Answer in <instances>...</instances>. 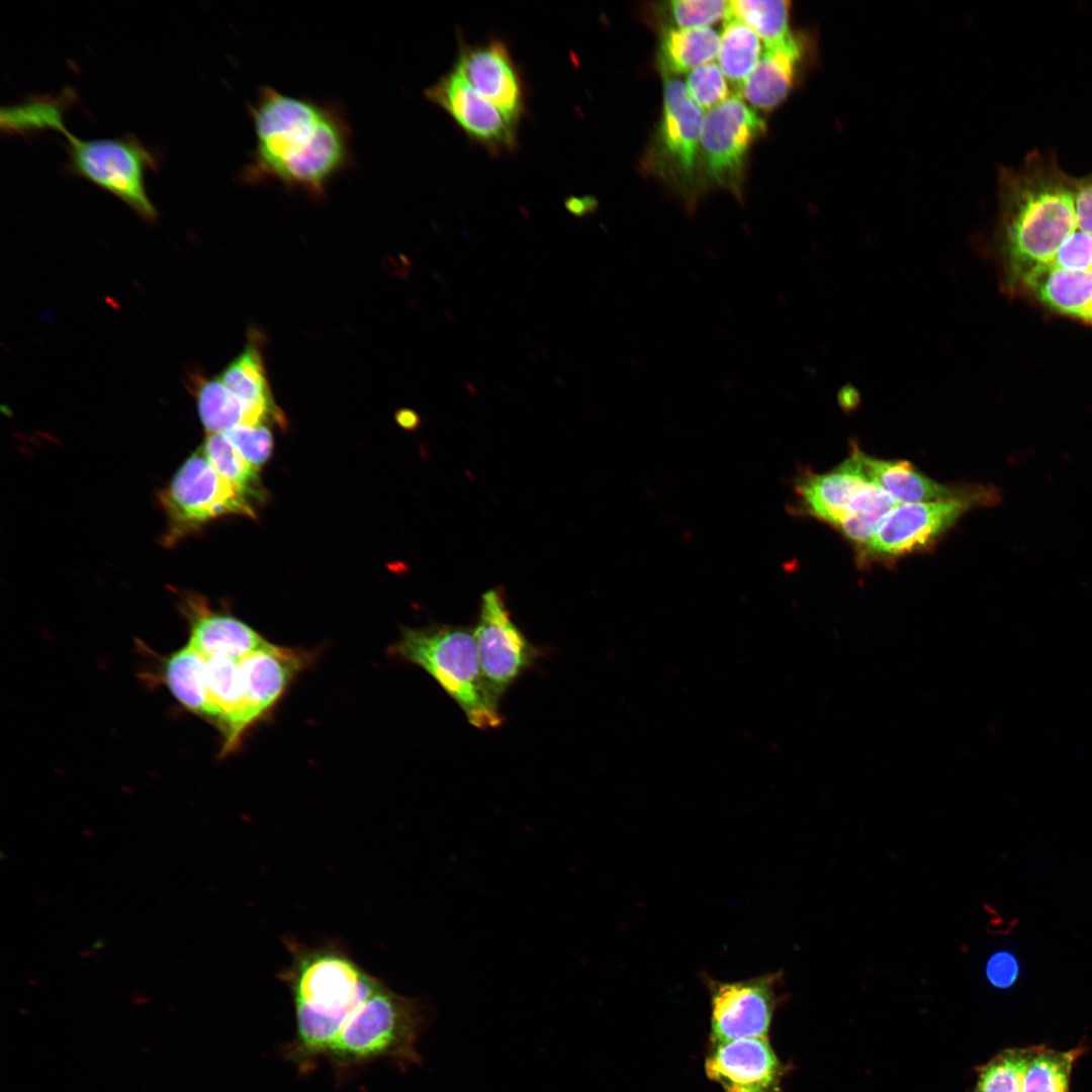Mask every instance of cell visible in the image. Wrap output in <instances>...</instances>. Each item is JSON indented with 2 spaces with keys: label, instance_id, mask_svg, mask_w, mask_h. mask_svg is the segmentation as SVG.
I'll list each match as a JSON object with an SVG mask.
<instances>
[{
  "label": "cell",
  "instance_id": "cell-43",
  "mask_svg": "<svg viewBox=\"0 0 1092 1092\" xmlns=\"http://www.w3.org/2000/svg\"><path fill=\"white\" fill-rule=\"evenodd\" d=\"M83 835H85L87 837H95L96 836V834L91 830H83Z\"/></svg>",
  "mask_w": 1092,
  "mask_h": 1092
},
{
  "label": "cell",
  "instance_id": "cell-33",
  "mask_svg": "<svg viewBox=\"0 0 1092 1092\" xmlns=\"http://www.w3.org/2000/svg\"><path fill=\"white\" fill-rule=\"evenodd\" d=\"M728 4L723 0H675L660 3L656 10L669 23L667 29L708 27L726 17Z\"/></svg>",
  "mask_w": 1092,
  "mask_h": 1092
},
{
  "label": "cell",
  "instance_id": "cell-35",
  "mask_svg": "<svg viewBox=\"0 0 1092 1092\" xmlns=\"http://www.w3.org/2000/svg\"><path fill=\"white\" fill-rule=\"evenodd\" d=\"M243 457L259 469L269 458L273 437L269 429L259 426H236L222 433Z\"/></svg>",
  "mask_w": 1092,
  "mask_h": 1092
},
{
  "label": "cell",
  "instance_id": "cell-37",
  "mask_svg": "<svg viewBox=\"0 0 1092 1092\" xmlns=\"http://www.w3.org/2000/svg\"><path fill=\"white\" fill-rule=\"evenodd\" d=\"M1077 229L1092 235V175L1072 179Z\"/></svg>",
  "mask_w": 1092,
  "mask_h": 1092
},
{
  "label": "cell",
  "instance_id": "cell-4",
  "mask_svg": "<svg viewBox=\"0 0 1092 1092\" xmlns=\"http://www.w3.org/2000/svg\"><path fill=\"white\" fill-rule=\"evenodd\" d=\"M391 649L427 671L471 725L479 729L502 725L499 703L481 673L473 629L445 624L406 628Z\"/></svg>",
  "mask_w": 1092,
  "mask_h": 1092
},
{
  "label": "cell",
  "instance_id": "cell-1",
  "mask_svg": "<svg viewBox=\"0 0 1092 1092\" xmlns=\"http://www.w3.org/2000/svg\"><path fill=\"white\" fill-rule=\"evenodd\" d=\"M248 108L255 147L241 171L244 183L276 182L321 201L354 163L352 128L340 104L265 85Z\"/></svg>",
  "mask_w": 1092,
  "mask_h": 1092
},
{
  "label": "cell",
  "instance_id": "cell-11",
  "mask_svg": "<svg viewBox=\"0 0 1092 1092\" xmlns=\"http://www.w3.org/2000/svg\"><path fill=\"white\" fill-rule=\"evenodd\" d=\"M765 128L764 120L740 95L710 109L701 131V178L740 198L746 158Z\"/></svg>",
  "mask_w": 1092,
  "mask_h": 1092
},
{
  "label": "cell",
  "instance_id": "cell-13",
  "mask_svg": "<svg viewBox=\"0 0 1092 1092\" xmlns=\"http://www.w3.org/2000/svg\"><path fill=\"white\" fill-rule=\"evenodd\" d=\"M782 972L719 982L706 979L711 998V1041L767 1037L780 1002Z\"/></svg>",
  "mask_w": 1092,
  "mask_h": 1092
},
{
  "label": "cell",
  "instance_id": "cell-30",
  "mask_svg": "<svg viewBox=\"0 0 1092 1092\" xmlns=\"http://www.w3.org/2000/svg\"><path fill=\"white\" fill-rule=\"evenodd\" d=\"M67 94L61 97H33L26 101L4 107L1 111L2 129L8 133H31L65 126L63 115Z\"/></svg>",
  "mask_w": 1092,
  "mask_h": 1092
},
{
  "label": "cell",
  "instance_id": "cell-12",
  "mask_svg": "<svg viewBox=\"0 0 1092 1092\" xmlns=\"http://www.w3.org/2000/svg\"><path fill=\"white\" fill-rule=\"evenodd\" d=\"M473 632L481 673L489 693L499 703L510 686L533 665L539 651L512 621L495 589L482 595Z\"/></svg>",
  "mask_w": 1092,
  "mask_h": 1092
},
{
  "label": "cell",
  "instance_id": "cell-36",
  "mask_svg": "<svg viewBox=\"0 0 1092 1092\" xmlns=\"http://www.w3.org/2000/svg\"><path fill=\"white\" fill-rule=\"evenodd\" d=\"M1052 264L1069 271L1092 272V235L1076 229L1060 246Z\"/></svg>",
  "mask_w": 1092,
  "mask_h": 1092
},
{
  "label": "cell",
  "instance_id": "cell-34",
  "mask_svg": "<svg viewBox=\"0 0 1092 1092\" xmlns=\"http://www.w3.org/2000/svg\"><path fill=\"white\" fill-rule=\"evenodd\" d=\"M686 87L702 110L709 111L729 98L726 78L715 63H708L690 72Z\"/></svg>",
  "mask_w": 1092,
  "mask_h": 1092
},
{
  "label": "cell",
  "instance_id": "cell-16",
  "mask_svg": "<svg viewBox=\"0 0 1092 1092\" xmlns=\"http://www.w3.org/2000/svg\"><path fill=\"white\" fill-rule=\"evenodd\" d=\"M453 71L519 123L525 113V89L518 67L503 41L462 43Z\"/></svg>",
  "mask_w": 1092,
  "mask_h": 1092
},
{
  "label": "cell",
  "instance_id": "cell-9",
  "mask_svg": "<svg viewBox=\"0 0 1092 1092\" xmlns=\"http://www.w3.org/2000/svg\"><path fill=\"white\" fill-rule=\"evenodd\" d=\"M1001 500L992 485H968L946 497L897 505L862 548L864 554L895 558L921 550L973 509L992 507Z\"/></svg>",
  "mask_w": 1092,
  "mask_h": 1092
},
{
  "label": "cell",
  "instance_id": "cell-10",
  "mask_svg": "<svg viewBox=\"0 0 1092 1092\" xmlns=\"http://www.w3.org/2000/svg\"><path fill=\"white\" fill-rule=\"evenodd\" d=\"M171 545L202 524L225 515L253 516L247 495L222 478L203 453L191 455L161 495Z\"/></svg>",
  "mask_w": 1092,
  "mask_h": 1092
},
{
  "label": "cell",
  "instance_id": "cell-2",
  "mask_svg": "<svg viewBox=\"0 0 1092 1092\" xmlns=\"http://www.w3.org/2000/svg\"><path fill=\"white\" fill-rule=\"evenodd\" d=\"M1072 179L1039 154L1001 172L1002 251L1013 277L1051 264L1077 229Z\"/></svg>",
  "mask_w": 1092,
  "mask_h": 1092
},
{
  "label": "cell",
  "instance_id": "cell-32",
  "mask_svg": "<svg viewBox=\"0 0 1092 1092\" xmlns=\"http://www.w3.org/2000/svg\"><path fill=\"white\" fill-rule=\"evenodd\" d=\"M202 453L222 478L244 494H254L258 469L243 457L222 433L208 434Z\"/></svg>",
  "mask_w": 1092,
  "mask_h": 1092
},
{
  "label": "cell",
  "instance_id": "cell-8",
  "mask_svg": "<svg viewBox=\"0 0 1092 1092\" xmlns=\"http://www.w3.org/2000/svg\"><path fill=\"white\" fill-rule=\"evenodd\" d=\"M67 169L116 196L142 217L153 220L156 210L146 189V173L156 169V155L136 138L81 140L65 126Z\"/></svg>",
  "mask_w": 1092,
  "mask_h": 1092
},
{
  "label": "cell",
  "instance_id": "cell-22",
  "mask_svg": "<svg viewBox=\"0 0 1092 1092\" xmlns=\"http://www.w3.org/2000/svg\"><path fill=\"white\" fill-rule=\"evenodd\" d=\"M1045 304L1092 323V272L1069 271L1045 264L1020 277Z\"/></svg>",
  "mask_w": 1092,
  "mask_h": 1092
},
{
  "label": "cell",
  "instance_id": "cell-24",
  "mask_svg": "<svg viewBox=\"0 0 1092 1092\" xmlns=\"http://www.w3.org/2000/svg\"><path fill=\"white\" fill-rule=\"evenodd\" d=\"M720 36L711 27L662 30L657 65L664 77L692 72L710 63L718 54Z\"/></svg>",
  "mask_w": 1092,
  "mask_h": 1092
},
{
  "label": "cell",
  "instance_id": "cell-39",
  "mask_svg": "<svg viewBox=\"0 0 1092 1092\" xmlns=\"http://www.w3.org/2000/svg\"><path fill=\"white\" fill-rule=\"evenodd\" d=\"M565 207L574 216L583 217L585 214L590 213L597 209L598 201L592 196H571L565 201Z\"/></svg>",
  "mask_w": 1092,
  "mask_h": 1092
},
{
  "label": "cell",
  "instance_id": "cell-15",
  "mask_svg": "<svg viewBox=\"0 0 1092 1092\" xmlns=\"http://www.w3.org/2000/svg\"><path fill=\"white\" fill-rule=\"evenodd\" d=\"M705 1071L724 1092H780L785 1067L768 1037H745L712 1041Z\"/></svg>",
  "mask_w": 1092,
  "mask_h": 1092
},
{
  "label": "cell",
  "instance_id": "cell-31",
  "mask_svg": "<svg viewBox=\"0 0 1092 1092\" xmlns=\"http://www.w3.org/2000/svg\"><path fill=\"white\" fill-rule=\"evenodd\" d=\"M1038 1045L1005 1050L980 1067L972 1092H1022L1025 1069Z\"/></svg>",
  "mask_w": 1092,
  "mask_h": 1092
},
{
  "label": "cell",
  "instance_id": "cell-3",
  "mask_svg": "<svg viewBox=\"0 0 1092 1092\" xmlns=\"http://www.w3.org/2000/svg\"><path fill=\"white\" fill-rule=\"evenodd\" d=\"M291 961L282 979L293 998L296 1021L338 1036L361 1002L379 985L338 943L285 941Z\"/></svg>",
  "mask_w": 1092,
  "mask_h": 1092
},
{
  "label": "cell",
  "instance_id": "cell-25",
  "mask_svg": "<svg viewBox=\"0 0 1092 1092\" xmlns=\"http://www.w3.org/2000/svg\"><path fill=\"white\" fill-rule=\"evenodd\" d=\"M165 678L173 696L187 710L212 717L206 687V657L194 647L187 644L168 658Z\"/></svg>",
  "mask_w": 1092,
  "mask_h": 1092
},
{
  "label": "cell",
  "instance_id": "cell-23",
  "mask_svg": "<svg viewBox=\"0 0 1092 1092\" xmlns=\"http://www.w3.org/2000/svg\"><path fill=\"white\" fill-rule=\"evenodd\" d=\"M219 380L264 422L284 424L271 394L261 351L254 341L222 371Z\"/></svg>",
  "mask_w": 1092,
  "mask_h": 1092
},
{
  "label": "cell",
  "instance_id": "cell-42",
  "mask_svg": "<svg viewBox=\"0 0 1092 1092\" xmlns=\"http://www.w3.org/2000/svg\"><path fill=\"white\" fill-rule=\"evenodd\" d=\"M103 946H104V942H103V939H98V940H97V941H96V942L94 943V945H93V947H94V948H97V949H100V948H102Z\"/></svg>",
  "mask_w": 1092,
  "mask_h": 1092
},
{
  "label": "cell",
  "instance_id": "cell-38",
  "mask_svg": "<svg viewBox=\"0 0 1092 1092\" xmlns=\"http://www.w3.org/2000/svg\"><path fill=\"white\" fill-rule=\"evenodd\" d=\"M1017 975V964L1009 953H996L988 963L987 977L995 987L1006 988L1011 986Z\"/></svg>",
  "mask_w": 1092,
  "mask_h": 1092
},
{
  "label": "cell",
  "instance_id": "cell-5",
  "mask_svg": "<svg viewBox=\"0 0 1092 1092\" xmlns=\"http://www.w3.org/2000/svg\"><path fill=\"white\" fill-rule=\"evenodd\" d=\"M793 490L796 496L792 507L794 514L827 523L862 548L899 505L866 477L851 453L828 472L801 470L793 479Z\"/></svg>",
  "mask_w": 1092,
  "mask_h": 1092
},
{
  "label": "cell",
  "instance_id": "cell-7",
  "mask_svg": "<svg viewBox=\"0 0 1092 1092\" xmlns=\"http://www.w3.org/2000/svg\"><path fill=\"white\" fill-rule=\"evenodd\" d=\"M664 78L662 114L644 164L678 193L691 211L700 193L699 155L704 114L686 84L673 77Z\"/></svg>",
  "mask_w": 1092,
  "mask_h": 1092
},
{
  "label": "cell",
  "instance_id": "cell-41",
  "mask_svg": "<svg viewBox=\"0 0 1092 1092\" xmlns=\"http://www.w3.org/2000/svg\"><path fill=\"white\" fill-rule=\"evenodd\" d=\"M93 953L94 952L92 951V949L88 948L86 950H83V951L79 952V956H81L82 958H91L93 956Z\"/></svg>",
  "mask_w": 1092,
  "mask_h": 1092
},
{
  "label": "cell",
  "instance_id": "cell-20",
  "mask_svg": "<svg viewBox=\"0 0 1092 1092\" xmlns=\"http://www.w3.org/2000/svg\"><path fill=\"white\" fill-rule=\"evenodd\" d=\"M190 607L188 644L206 658L226 656L240 660L266 642L253 628L231 615L209 611L200 602Z\"/></svg>",
  "mask_w": 1092,
  "mask_h": 1092
},
{
  "label": "cell",
  "instance_id": "cell-6",
  "mask_svg": "<svg viewBox=\"0 0 1092 1092\" xmlns=\"http://www.w3.org/2000/svg\"><path fill=\"white\" fill-rule=\"evenodd\" d=\"M425 1020L420 1000L380 982L350 1015L327 1055L342 1067L377 1058L394 1060L400 1068L420 1065L416 1044Z\"/></svg>",
  "mask_w": 1092,
  "mask_h": 1092
},
{
  "label": "cell",
  "instance_id": "cell-14",
  "mask_svg": "<svg viewBox=\"0 0 1092 1092\" xmlns=\"http://www.w3.org/2000/svg\"><path fill=\"white\" fill-rule=\"evenodd\" d=\"M426 98L443 109L472 141L492 155L517 147L518 122L473 89L453 70L425 90Z\"/></svg>",
  "mask_w": 1092,
  "mask_h": 1092
},
{
  "label": "cell",
  "instance_id": "cell-28",
  "mask_svg": "<svg viewBox=\"0 0 1092 1092\" xmlns=\"http://www.w3.org/2000/svg\"><path fill=\"white\" fill-rule=\"evenodd\" d=\"M1084 1052L1082 1045L1067 1051L1038 1045L1025 1069L1022 1092H1070L1073 1067Z\"/></svg>",
  "mask_w": 1092,
  "mask_h": 1092
},
{
  "label": "cell",
  "instance_id": "cell-19",
  "mask_svg": "<svg viewBox=\"0 0 1092 1092\" xmlns=\"http://www.w3.org/2000/svg\"><path fill=\"white\" fill-rule=\"evenodd\" d=\"M206 687L212 717L223 732L221 753L233 751L247 730L245 697L239 660L226 656L206 658Z\"/></svg>",
  "mask_w": 1092,
  "mask_h": 1092
},
{
  "label": "cell",
  "instance_id": "cell-21",
  "mask_svg": "<svg viewBox=\"0 0 1092 1092\" xmlns=\"http://www.w3.org/2000/svg\"><path fill=\"white\" fill-rule=\"evenodd\" d=\"M866 477L887 491L898 504L920 503L949 496L962 487L940 484L922 474L911 463L883 460L867 455L853 446L850 452Z\"/></svg>",
  "mask_w": 1092,
  "mask_h": 1092
},
{
  "label": "cell",
  "instance_id": "cell-27",
  "mask_svg": "<svg viewBox=\"0 0 1092 1092\" xmlns=\"http://www.w3.org/2000/svg\"><path fill=\"white\" fill-rule=\"evenodd\" d=\"M758 35L744 22L726 16L720 35L718 63L730 83L740 88L760 59Z\"/></svg>",
  "mask_w": 1092,
  "mask_h": 1092
},
{
  "label": "cell",
  "instance_id": "cell-29",
  "mask_svg": "<svg viewBox=\"0 0 1092 1092\" xmlns=\"http://www.w3.org/2000/svg\"><path fill=\"white\" fill-rule=\"evenodd\" d=\"M790 1L733 0L729 1L726 16L744 22L764 41L765 47H769L794 34L790 29Z\"/></svg>",
  "mask_w": 1092,
  "mask_h": 1092
},
{
  "label": "cell",
  "instance_id": "cell-17",
  "mask_svg": "<svg viewBox=\"0 0 1092 1092\" xmlns=\"http://www.w3.org/2000/svg\"><path fill=\"white\" fill-rule=\"evenodd\" d=\"M308 661L307 653L268 641L239 660L247 729L277 703Z\"/></svg>",
  "mask_w": 1092,
  "mask_h": 1092
},
{
  "label": "cell",
  "instance_id": "cell-26",
  "mask_svg": "<svg viewBox=\"0 0 1092 1092\" xmlns=\"http://www.w3.org/2000/svg\"><path fill=\"white\" fill-rule=\"evenodd\" d=\"M197 407L208 434L223 433L240 425L264 424L219 378L201 382L197 391Z\"/></svg>",
  "mask_w": 1092,
  "mask_h": 1092
},
{
  "label": "cell",
  "instance_id": "cell-40",
  "mask_svg": "<svg viewBox=\"0 0 1092 1092\" xmlns=\"http://www.w3.org/2000/svg\"><path fill=\"white\" fill-rule=\"evenodd\" d=\"M397 421L405 429H415L420 423V418L411 410H402L397 414Z\"/></svg>",
  "mask_w": 1092,
  "mask_h": 1092
},
{
  "label": "cell",
  "instance_id": "cell-18",
  "mask_svg": "<svg viewBox=\"0 0 1092 1092\" xmlns=\"http://www.w3.org/2000/svg\"><path fill=\"white\" fill-rule=\"evenodd\" d=\"M803 54V41L795 34L765 47L758 63L739 88L740 96L755 109H775L791 92Z\"/></svg>",
  "mask_w": 1092,
  "mask_h": 1092
}]
</instances>
